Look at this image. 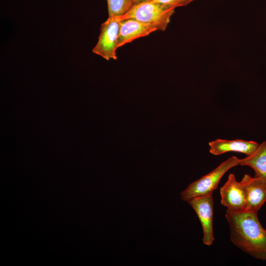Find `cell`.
I'll return each mask as SVG.
<instances>
[{"label": "cell", "instance_id": "obj_1", "mask_svg": "<svg viewBox=\"0 0 266 266\" xmlns=\"http://www.w3.org/2000/svg\"><path fill=\"white\" fill-rule=\"evenodd\" d=\"M258 212L227 209L232 243L255 259L266 261V230L259 220Z\"/></svg>", "mask_w": 266, "mask_h": 266}, {"label": "cell", "instance_id": "obj_2", "mask_svg": "<svg viewBox=\"0 0 266 266\" xmlns=\"http://www.w3.org/2000/svg\"><path fill=\"white\" fill-rule=\"evenodd\" d=\"M174 10V8L165 6L152 0H148L133 4L124 14L115 18L119 21L135 20L164 32L169 23Z\"/></svg>", "mask_w": 266, "mask_h": 266}, {"label": "cell", "instance_id": "obj_3", "mask_svg": "<svg viewBox=\"0 0 266 266\" xmlns=\"http://www.w3.org/2000/svg\"><path fill=\"white\" fill-rule=\"evenodd\" d=\"M239 163V159L236 156L229 157L213 170L191 183L180 193L181 199L187 201L195 197L213 193L224 175L231 168L238 166Z\"/></svg>", "mask_w": 266, "mask_h": 266}, {"label": "cell", "instance_id": "obj_4", "mask_svg": "<svg viewBox=\"0 0 266 266\" xmlns=\"http://www.w3.org/2000/svg\"><path fill=\"white\" fill-rule=\"evenodd\" d=\"M121 21L115 17H108L100 26L98 41L93 48V53L98 55L107 61L117 59L116 50Z\"/></svg>", "mask_w": 266, "mask_h": 266}, {"label": "cell", "instance_id": "obj_5", "mask_svg": "<svg viewBox=\"0 0 266 266\" xmlns=\"http://www.w3.org/2000/svg\"><path fill=\"white\" fill-rule=\"evenodd\" d=\"M187 202L195 210L201 224L203 232V243L207 246L211 245L214 240L212 193L195 197Z\"/></svg>", "mask_w": 266, "mask_h": 266}, {"label": "cell", "instance_id": "obj_6", "mask_svg": "<svg viewBox=\"0 0 266 266\" xmlns=\"http://www.w3.org/2000/svg\"><path fill=\"white\" fill-rule=\"evenodd\" d=\"M244 191L245 211L258 212L266 202V182L245 174L240 181Z\"/></svg>", "mask_w": 266, "mask_h": 266}, {"label": "cell", "instance_id": "obj_7", "mask_svg": "<svg viewBox=\"0 0 266 266\" xmlns=\"http://www.w3.org/2000/svg\"><path fill=\"white\" fill-rule=\"evenodd\" d=\"M221 203L228 210L238 212L245 210L246 201L243 190L234 175L231 173L220 190Z\"/></svg>", "mask_w": 266, "mask_h": 266}, {"label": "cell", "instance_id": "obj_8", "mask_svg": "<svg viewBox=\"0 0 266 266\" xmlns=\"http://www.w3.org/2000/svg\"><path fill=\"white\" fill-rule=\"evenodd\" d=\"M259 144L254 141L239 139L228 140L218 138L208 143L210 153L215 156L230 152L249 155L256 149Z\"/></svg>", "mask_w": 266, "mask_h": 266}, {"label": "cell", "instance_id": "obj_9", "mask_svg": "<svg viewBox=\"0 0 266 266\" xmlns=\"http://www.w3.org/2000/svg\"><path fill=\"white\" fill-rule=\"evenodd\" d=\"M118 48L135 39L146 36L157 30L149 25L133 19L120 21Z\"/></svg>", "mask_w": 266, "mask_h": 266}, {"label": "cell", "instance_id": "obj_10", "mask_svg": "<svg viewBox=\"0 0 266 266\" xmlns=\"http://www.w3.org/2000/svg\"><path fill=\"white\" fill-rule=\"evenodd\" d=\"M239 165L250 167L255 172V177L266 182V141L259 144L252 154L239 159Z\"/></svg>", "mask_w": 266, "mask_h": 266}, {"label": "cell", "instance_id": "obj_11", "mask_svg": "<svg viewBox=\"0 0 266 266\" xmlns=\"http://www.w3.org/2000/svg\"><path fill=\"white\" fill-rule=\"evenodd\" d=\"M109 17L123 15L133 6V0H106Z\"/></svg>", "mask_w": 266, "mask_h": 266}, {"label": "cell", "instance_id": "obj_12", "mask_svg": "<svg viewBox=\"0 0 266 266\" xmlns=\"http://www.w3.org/2000/svg\"><path fill=\"white\" fill-rule=\"evenodd\" d=\"M163 6L170 8L185 6L194 0H152Z\"/></svg>", "mask_w": 266, "mask_h": 266}, {"label": "cell", "instance_id": "obj_13", "mask_svg": "<svg viewBox=\"0 0 266 266\" xmlns=\"http://www.w3.org/2000/svg\"><path fill=\"white\" fill-rule=\"evenodd\" d=\"M147 0H133V4H138V3H139L147 1Z\"/></svg>", "mask_w": 266, "mask_h": 266}]
</instances>
